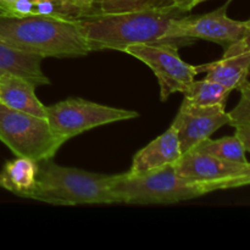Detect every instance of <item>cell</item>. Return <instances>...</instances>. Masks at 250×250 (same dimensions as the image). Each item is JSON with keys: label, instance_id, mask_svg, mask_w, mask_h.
<instances>
[{"label": "cell", "instance_id": "cell-17", "mask_svg": "<svg viewBox=\"0 0 250 250\" xmlns=\"http://www.w3.org/2000/svg\"><path fill=\"white\" fill-rule=\"evenodd\" d=\"M231 90L215 81L204 78L193 81L182 93L185 100L195 106H226V100Z\"/></svg>", "mask_w": 250, "mask_h": 250}, {"label": "cell", "instance_id": "cell-11", "mask_svg": "<svg viewBox=\"0 0 250 250\" xmlns=\"http://www.w3.org/2000/svg\"><path fill=\"white\" fill-rule=\"evenodd\" d=\"M105 11L93 0H12L0 11L2 16H46L77 21Z\"/></svg>", "mask_w": 250, "mask_h": 250}, {"label": "cell", "instance_id": "cell-7", "mask_svg": "<svg viewBox=\"0 0 250 250\" xmlns=\"http://www.w3.org/2000/svg\"><path fill=\"white\" fill-rule=\"evenodd\" d=\"M185 43L161 41L129 45L125 53L148 65L156 76L160 87L161 102H166L173 93H183L198 75L195 66L181 59L178 48Z\"/></svg>", "mask_w": 250, "mask_h": 250}, {"label": "cell", "instance_id": "cell-22", "mask_svg": "<svg viewBox=\"0 0 250 250\" xmlns=\"http://www.w3.org/2000/svg\"><path fill=\"white\" fill-rule=\"evenodd\" d=\"M233 127L236 128V136L241 139L246 151L250 153V124H238Z\"/></svg>", "mask_w": 250, "mask_h": 250}, {"label": "cell", "instance_id": "cell-5", "mask_svg": "<svg viewBox=\"0 0 250 250\" xmlns=\"http://www.w3.org/2000/svg\"><path fill=\"white\" fill-rule=\"evenodd\" d=\"M0 142L16 156L38 163L55 156L65 141L59 138L46 117L10 109L0 103Z\"/></svg>", "mask_w": 250, "mask_h": 250}, {"label": "cell", "instance_id": "cell-9", "mask_svg": "<svg viewBox=\"0 0 250 250\" xmlns=\"http://www.w3.org/2000/svg\"><path fill=\"white\" fill-rule=\"evenodd\" d=\"M226 125H229V116L225 106H195L183 99L171 126L177 131L185 154Z\"/></svg>", "mask_w": 250, "mask_h": 250}, {"label": "cell", "instance_id": "cell-25", "mask_svg": "<svg viewBox=\"0 0 250 250\" xmlns=\"http://www.w3.org/2000/svg\"><path fill=\"white\" fill-rule=\"evenodd\" d=\"M93 1L99 2V4H102L103 7H104V6H106V5L112 4V2H115V1H120V0H93Z\"/></svg>", "mask_w": 250, "mask_h": 250}, {"label": "cell", "instance_id": "cell-14", "mask_svg": "<svg viewBox=\"0 0 250 250\" xmlns=\"http://www.w3.org/2000/svg\"><path fill=\"white\" fill-rule=\"evenodd\" d=\"M39 163L24 156L6 161L0 171V188L21 198L32 199L37 187Z\"/></svg>", "mask_w": 250, "mask_h": 250}, {"label": "cell", "instance_id": "cell-23", "mask_svg": "<svg viewBox=\"0 0 250 250\" xmlns=\"http://www.w3.org/2000/svg\"><path fill=\"white\" fill-rule=\"evenodd\" d=\"M170 2L178 9L185 10V11H189L195 6V0H170Z\"/></svg>", "mask_w": 250, "mask_h": 250}, {"label": "cell", "instance_id": "cell-8", "mask_svg": "<svg viewBox=\"0 0 250 250\" xmlns=\"http://www.w3.org/2000/svg\"><path fill=\"white\" fill-rule=\"evenodd\" d=\"M229 2L215 11L197 16H181L172 20L166 31L167 41L192 44L194 39L212 42L226 50L237 43L246 32V21H236L227 16Z\"/></svg>", "mask_w": 250, "mask_h": 250}, {"label": "cell", "instance_id": "cell-10", "mask_svg": "<svg viewBox=\"0 0 250 250\" xmlns=\"http://www.w3.org/2000/svg\"><path fill=\"white\" fill-rule=\"evenodd\" d=\"M249 167L250 163H231L195 150L182 154L175 164L176 173L181 178L189 182L202 183L205 186L208 193H211L214 185L244 175Z\"/></svg>", "mask_w": 250, "mask_h": 250}, {"label": "cell", "instance_id": "cell-28", "mask_svg": "<svg viewBox=\"0 0 250 250\" xmlns=\"http://www.w3.org/2000/svg\"><path fill=\"white\" fill-rule=\"evenodd\" d=\"M139 2H141V0H136V1L133 2L134 6H132V7H137V6H138V5H139Z\"/></svg>", "mask_w": 250, "mask_h": 250}, {"label": "cell", "instance_id": "cell-15", "mask_svg": "<svg viewBox=\"0 0 250 250\" xmlns=\"http://www.w3.org/2000/svg\"><path fill=\"white\" fill-rule=\"evenodd\" d=\"M198 75L207 73L208 80L215 81L227 89H238L250 75V54L224 56L221 60L195 66Z\"/></svg>", "mask_w": 250, "mask_h": 250}, {"label": "cell", "instance_id": "cell-26", "mask_svg": "<svg viewBox=\"0 0 250 250\" xmlns=\"http://www.w3.org/2000/svg\"><path fill=\"white\" fill-rule=\"evenodd\" d=\"M10 1H12V0H0V11H1L2 7H4L6 4H9Z\"/></svg>", "mask_w": 250, "mask_h": 250}, {"label": "cell", "instance_id": "cell-4", "mask_svg": "<svg viewBox=\"0 0 250 250\" xmlns=\"http://www.w3.org/2000/svg\"><path fill=\"white\" fill-rule=\"evenodd\" d=\"M110 190L116 204H175L208 194L202 183L189 182L176 173L175 164L139 175H112Z\"/></svg>", "mask_w": 250, "mask_h": 250}, {"label": "cell", "instance_id": "cell-20", "mask_svg": "<svg viewBox=\"0 0 250 250\" xmlns=\"http://www.w3.org/2000/svg\"><path fill=\"white\" fill-rule=\"evenodd\" d=\"M244 53L250 54V19L248 21H246V32H244L243 37H242L237 43L229 46V48L225 50L224 56L238 55V54Z\"/></svg>", "mask_w": 250, "mask_h": 250}, {"label": "cell", "instance_id": "cell-18", "mask_svg": "<svg viewBox=\"0 0 250 250\" xmlns=\"http://www.w3.org/2000/svg\"><path fill=\"white\" fill-rule=\"evenodd\" d=\"M190 150L200 151V153L209 154L221 160L231 161V163L248 164L246 156V149L241 139L234 134L231 137H224L220 139L207 138Z\"/></svg>", "mask_w": 250, "mask_h": 250}, {"label": "cell", "instance_id": "cell-16", "mask_svg": "<svg viewBox=\"0 0 250 250\" xmlns=\"http://www.w3.org/2000/svg\"><path fill=\"white\" fill-rule=\"evenodd\" d=\"M42 61L41 56L20 51L0 41V76L11 73L36 85H48L50 80L42 70Z\"/></svg>", "mask_w": 250, "mask_h": 250}, {"label": "cell", "instance_id": "cell-12", "mask_svg": "<svg viewBox=\"0 0 250 250\" xmlns=\"http://www.w3.org/2000/svg\"><path fill=\"white\" fill-rule=\"evenodd\" d=\"M182 156L177 131L170 126L167 131L151 141L148 146L133 156L128 173L139 175L146 171L156 170L167 165H173Z\"/></svg>", "mask_w": 250, "mask_h": 250}, {"label": "cell", "instance_id": "cell-19", "mask_svg": "<svg viewBox=\"0 0 250 250\" xmlns=\"http://www.w3.org/2000/svg\"><path fill=\"white\" fill-rule=\"evenodd\" d=\"M241 99L238 104L229 112V126L238 124H250V82L247 81L238 88Z\"/></svg>", "mask_w": 250, "mask_h": 250}, {"label": "cell", "instance_id": "cell-24", "mask_svg": "<svg viewBox=\"0 0 250 250\" xmlns=\"http://www.w3.org/2000/svg\"><path fill=\"white\" fill-rule=\"evenodd\" d=\"M163 4H171L170 0H141L138 6L143 5H163Z\"/></svg>", "mask_w": 250, "mask_h": 250}, {"label": "cell", "instance_id": "cell-3", "mask_svg": "<svg viewBox=\"0 0 250 250\" xmlns=\"http://www.w3.org/2000/svg\"><path fill=\"white\" fill-rule=\"evenodd\" d=\"M112 175L66 167L51 159L39 163L33 200L53 205L116 204L110 190Z\"/></svg>", "mask_w": 250, "mask_h": 250}, {"label": "cell", "instance_id": "cell-13", "mask_svg": "<svg viewBox=\"0 0 250 250\" xmlns=\"http://www.w3.org/2000/svg\"><path fill=\"white\" fill-rule=\"evenodd\" d=\"M36 87L26 78L5 73L0 76V103L17 111L46 117V106L37 97Z\"/></svg>", "mask_w": 250, "mask_h": 250}, {"label": "cell", "instance_id": "cell-27", "mask_svg": "<svg viewBox=\"0 0 250 250\" xmlns=\"http://www.w3.org/2000/svg\"><path fill=\"white\" fill-rule=\"evenodd\" d=\"M204 1H208V0H195V6H197L198 4H200V2H204Z\"/></svg>", "mask_w": 250, "mask_h": 250}, {"label": "cell", "instance_id": "cell-1", "mask_svg": "<svg viewBox=\"0 0 250 250\" xmlns=\"http://www.w3.org/2000/svg\"><path fill=\"white\" fill-rule=\"evenodd\" d=\"M186 12L172 4L143 5L90 15L77 20V23L89 51H124L134 44L167 41L171 21Z\"/></svg>", "mask_w": 250, "mask_h": 250}, {"label": "cell", "instance_id": "cell-21", "mask_svg": "<svg viewBox=\"0 0 250 250\" xmlns=\"http://www.w3.org/2000/svg\"><path fill=\"white\" fill-rule=\"evenodd\" d=\"M248 185H250V167L244 175L229 178V180H225L222 181V182L214 185L211 188V192H216V190L221 189H229V188H238Z\"/></svg>", "mask_w": 250, "mask_h": 250}, {"label": "cell", "instance_id": "cell-2", "mask_svg": "<svg viewBox=\"0 0 250 250\" xmlns=\"http://www.w3.org/2000/svg\"><path fill=\"white\" fill-rule=\"evenodd\" d=\"M0 41L41 58H82L90 53L77 21L46 16H2Z\"/></svg>", "mask_w": 250, "mask_h": 250}, {"label": "cell", "instance_id": "cell-6", "mask_svg": "<svg viewBox=\"0 0 250 250\" xmlns=\"http://www.w3.org/2000/svg\"><path fill=\"white\" fill-rule=\"evenodd\" d=\"M133 110L106 106L81 98H68L46 106V119L54 133L67 142L85 131L138 117Z\"/></svg>", "mask_w": 250, "mask_h": 250}]
</instances>
